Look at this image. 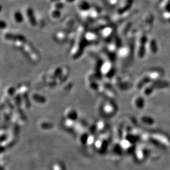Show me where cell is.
I'll return each instance as SVG.
<instances>
[{
	"instance_id": "obj_8",
	"label": "cell",
	"mask_w": 170,
	"mask_h": 170,
	"mask_svg": "<svg viewBox=\"0 0 170 170\" xmlns=\"http://www.w3.org/2000/svg\"><path fill=\"white\" fill-rule=\"evenodd\" d=\"M65 1H67L68 2H73L75 0H65Z\"/></svg>"
},
{
	"instance_id": "obj_7",
	"label": "cell",
	"mask_w": 170,
	"mask_h": 170,
	"mask_svg": "<svg viewBox=\"0 0 170 170\" xmlns=\"http://www.w3.org/2000/svg\"><path fill=\"white\" fill-rule=\"evenodd\" d=\"M165 9L166 11L167 12V13L170 14V3L167 2V3L166 5V6L165 7Z\"/></svg>"
},
{
	"instance_id": "obj_9",
	"label": "cell",
	"mask_w": 170,
	"mask_h": 170,
	"mask_svg": "<svg viewBox=\"0 0 170 170\" xmlns=\"http://www.w3.org/2000/svg\"><path fill=\"white\" fill-rule=\"evenodd\" d=\"M52 1H55V2H57V1H59V0H51Z\"/></svg>"
},
{
	"instance_id": "obj_4",
	"label": "cell",
	"mask_w": 170,
	"mask_h": 170,
	"mask_svg": "<svg viewBox=\"0 0 170 170\" xmlns=\"http://www.w3.org/2000/svg\"><path fill=\"white\" fill-rule=\"evenodd\" d=\"M79 8L82 11H86L90 8V5L89 2L86 1H82L79 4Z\"/></svg>"
},
{
	"instance_id": "obj_2",
	"label": "cell",
	"mask_w": 170,
	"mask_h": 170,
	"mask_svg": "<svg viewBox=\"0 0 170 170\" xmlns=\"http://www.w3.org/2000/svg\"><path fill=\"white\" fill-rule=\"evenodd\" d=\"M14 20L17 23H21L24 20V17L23 14L20 12L17 11L14 14Z\"/></svg>"
},
{
	"instance_id": "obj_11",
	"label": "cell",
	"mask_w": 170,
	"mask_h": 170,
	"mask_svg": "<svg viewBox=\"0 0 170 170\" xmlns=\"http://www.w3.org/2000/svg\"><path fill=\"white\" fill-rule=\"evenodd\" d=\"M167 2H169V3H170V0H168V1H167Z\"/></svg>"
},
{
	"instance_id": "obj_10",
	"label": "cell",
	"mask_w": 170,
	"mask_h": 170,
	"mask_svg": "<svg viewBox=\"0 0 170 170\" xmlns=\"http://www.w3.org/2000/svg\"><path fill=\"white\" fill-rule=\"evenodd\" d=\"M169 22L170 23V17H169Z\"/></svg>"
},
{
	"instance_id": "obj_1",
	"label": "cell",
	"mask_w": 170,
	"mask_h": 170,
	"mask_svg": "<svg viewBox=\"0 0 170 170\" xmlns=\"http://www.w3.org/2000/svg\"><path fill=\"white\" fill-rule=\"evenodd\" d=\"M149 49L150 50L151 53L153 54H155L157 53L158 51V48H157V41L155 40H151L149 42Z\"/></svg>"
},
{
	"instance_id": "obj_5",
	"label": "cell",
	"mask_w": 170,
	"mask_h": 170,
	"mask_svg": "<svg viewBox=\"0 0 170 170\" xmlns=\"http://www.w3.org/2000/svg\"><path fill=\"white\" fill-rule=\"evenodd\" d=\"M136 105L140 106V107H141L143 105V104H144V100H143V98H138L136 99Z\"/></svg>"
},
{
	"instance_id": "obj_6",
	"label": "cell",
	"mask_w": 170,
	"mask_h": 170,
	"mask_svg": "<svg viewBox=\"0 0 170 170\" xmlns=\"http://www.w3.org/2000/svg\"><path fill=\"white\" fill-rule=\"evenodd\" d=\"M140 45H145L148 42V38H146V36H143L140 40Z\"/></svg>"
},
{
	"instance_id": "obj_3",
	"label": "cell",
	"mask_w": 170,
	"mask_h": 170,
	"mask_svg": "<svg viewBox=\"0 0 170 170\" xmlns=\"http://www.w3.org/2000/svg\"><path fill=\"white\" fill-rule=\"evenodd\" d=\"M146 53V47L144 45H140L138 51V56L139 59H143Z\"/></svg>"
}]
</instances>
